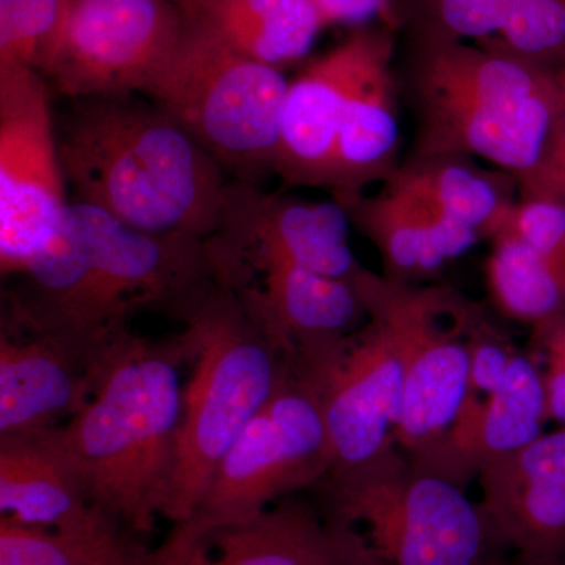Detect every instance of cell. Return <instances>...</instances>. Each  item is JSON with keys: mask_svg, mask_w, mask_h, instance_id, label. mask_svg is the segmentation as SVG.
<instances>
[{"mask_svg": "<svg viewBox=\"0 0 565 565\" xmlns=\"http://www.w3.org/2000/svg\"><path fill=\"white\" fill-rule=\"evenodd\" d=\"M57 140L71 202L141 233H217L232 180L147 96L71 99Z\"/></svg>", "mask_w": 565, "mask_h": 565, "instance_id": "cell-1", "label": "cell"}, {"mask_svg": "<svg viewBox=\"0 0 565 565\" xmlns=\"http://www.w3.org/2000/svg\"><path fill=\"white\" fill-rule=\"evenodd\" d=\"M401 103L414 122L407 156H462L531 177L565 126V77L467 43L404 40Z\"/></svg>", "mask_w": 565, "mask_h": 565, "instance_id": "cell-2", "label": "cell"}, {"mask_svg": "<svg viewBox=\"0 0 565 565\" xmlns=\"http://www.w3.org/2000/svg\"><path fill=\"white\" fill-rule=\"evenodd\" d=\"M181 341L131 332L99 363L87 404L62 426L96 503L134 533H150L172 486L184 404Z\"/></svg>", "mask_w": 565, "mask_h": 565, "instance_id": "cell-3", "label": "cell"}, {"mask_svg": "<svg viewBox=\"0 0 565 565\" xmlns=\"http://www.w3.org/2000/svg\"><path fill=\"white\" fill-rule=\"evenodd\" d=\"M184 322L180 341L193 371L162 514L173 525L195 514L223 457L288 375L296 352L222 280Z\"/></svg>", "mask_w": 565, "mask_h": 565, "instance_id": "cell-4", "label": "cell"}, {"mask_svg": "<svg viewBox=\"0 0 565 565\" xmlns=\"http://www.w3.org/2000/svg\"><path fill=\"white\" fill-rule=\"evenodd\" d=\"M519 199L512 174L462 156H407L374 192L343 204L385 277L419 282L490 239Z\"/></svg>", "mask_w": 565, "mask_h": 565, "instance_id": "cell-5", "label": "cell"}, {"mask_svg": "<svg viewBox=\"0 0 565 565\" xmlns=\"http://www.w3.org/2000/svg\"><path fill=\"white\" fill-rule=\"evenodd\" d=\"M289 81L184 17L173 50L151 74L147 96L222 167L232 181L275 177Z\"/></svg>", "mask_w": 565, "mask_h": 565, "instance_id": "cell-6", "label": "cell"}, {"mask_svg": "<svg viewBox=\"0 0 565 565\" xmlns=\"http://www.w3.org/2000/svg\"><path fill=\"white\" fill-rule=\"evenodd\" d=\"M329 514L352 527L381 565H493L505 546L462 487L396 448L327 476Z\"/></svg>", "mask_w": 565, "mask_h": 565, "instance_id": "cell-7", "label": "cell"}, {"mask_svg": "<svg viewBox=\"0 0 565 565\" xmlns=\"http://www.w3.org/2000/svg\"><path fill=\"white\" fill-rule=\"evenodd\" d=\"M367 316L388 330L404 366L396 444L422 451L448 433L470 390V330L481 308L448 286L363 269L353 280Z\"/></svg>", "mask_w": 565, "mask_h": 565, "instance_id": "cell-8", "label": "cell"}, {"mask_svg": "<svg viewBox=\"0 0 565 565\" xmlns=\"http://www.w3.org/2000/svg\"><path fill=\"white\" fill-rule=\"evenodd\" d=\"M333 468L321 388L296 359L270 399L244 427L191 516L204 525L243 522Z\"/></svg>", "mask_w": 565, "mask_h": 565, "instance_id": "cell-9", "label": "cell"}, {"mask_svg": "<svg viewBox=\"0 0 565 565\" xmlns=\"http://www.w3.org/2000/svg\"><path fill=\"white\" fill-rule=\"evenodd\" d=\"M51 88L39 71L0 70V269L20 274L51 239L71 200Z\"/></svg>", "mask_w": 565, "mask_h": 565, "instance_id": "cell-10", "label": "cell"}, {"mask_svg": "<svg viewBox=\"0 0 565 565\" xmlns=\"http://www.w3.org/2000/svg\"><path fill=\"white\" fill-rule=\"evenodd\" d=\"M182 28L174 0H68L43 77L70 99L141 95Z\"/></svg>", "mask_w": 565, "mask_h": 565, "instance_id": "cell-11", "label": "cell"}, {"mask_svg": "<svg viewBox=\"0 0 565 565\" xmlns=\"http://www.w3.org/2000/svg\"><path fill=\"white\" fill-rule=\"evenodd\" d=\"M296 356L321 388L333 452L330 475L384 456L396 444L404 366L392 334L375 319L329 343L299 345Z\"/></svg>", "mask_w": 565, "mask_h": 565, "instance_id": "cell-12", "label": "cell"}, {"mask_svg": "<svg viewBox=\"0 0 565 565\" xmlns=\"http://www.w3.org/2000/svg\"><path fill=\"white\" fill-rule=\"evenodd\" d=\"M70 210L104 291L128 318L150 308L185 321L217 286L210 241L137 232L88 204Z\"/></svg>", "mask_w": 565, "mask_h": 565, "instance_id": "cell-13", "label": "cell"}, {"mask_svg": "<svg viewBox=\"0 0 565 565\" xmlns=\"http://www.w3.org/2000/svg\"><path fill=\"white\" fill-rule=\"evenodd\" d=\"M141 565H381L359 531L305 504L243 522L174 523Z\"/></svg>", "mask_w": 565, "mask_h": 565, "instance_id": "cell-14", "label": "cell"}, {"mask_svg": "<svg viewBox=\"0 0 565 565\" xmlns=\"http://www.w3.org/2000/svg\"><path fill=\"white\" fill-rule=\"evenodd\" d=\"M351 226L343 204L334 200L303 202L230 181L222 223L210 245L218 263L278 256L311 273L353 281L364 267L349 244Z\"/></svg>", "mask_w": 565, "mask_h": 565, "instance_id": "cell-15", "label": "cell"}, {"mask_svg": "<svg viewBox=\"0 0 565 565\" xmlns=\"http://www.w3.org/2000/svg\"><path fill=\"white\" fill-rule=\"evenodd\" d=\"M397 35L390 22L353 28L343 41L289 81L275 177L282 188L332 191L349 96L375 52Z\"/></svg>", "mask_w": 565, "mask_h": 565, "instance_id": "cell-16", "label": "cell"}, {"mask_svg": "<svg viewBox=\"0 0 565 565\" xmlns=\"http://www.w3.org/2000/svg\"><path fill=\"white\" fill-rule=\"evenodd\" d=\"M404 40L467 43L565 77V0H393Z\"/></svg>", "mask_w": 565, "mask_h": 565, "instance_id": "cell-17", "label": "cell"}, {"mask_svg": "<svg viewBox=\"0 0 565 565\" xmlns=\"http://www.w3.org/2000/svg\"><path fill=\"white\" fill-rule=\"evenodd\" d=\"M546 418L544 375L533 360L514 353L500 388L486 401L468 393L448 433L412 460L462 484L471 471L537 440Z\"/></svg>", "mask_w": 565, "mask_h": 565, "instance_id": "cell-18", "label": "cell"}, {"mask_svg": "<svg viewBox=\"0 0 565 565\" xmlns=\"http://www.w3.org/2000/svg\"><path fill=\"white\" fill-rule=\"evenodd\" d=\"M99 363L9 321L0 334V435L58 426L87 404Z\"/></svg>", "mask_w": 565, "mask_h": 565, "instance_id": "cell-19", "label": "cell"}, {"mask_svg": "<svg viewBox=\"0 0 565 565\" xmlns=\"http://www.w3.org/2000/svg\"><path fill=\"white\" fill-rule=\"evenodd\" d=\"M221 269L228 274L258 270L263 275L258 286L228 285L296 348L340 340L370 319L355 282L311 273L289 259L252 256L222 264Z\"/></svg>", "mask_w": 565, "mask_h": 565, "instance_id": "cell-20", "label": "cell"}, {"mask_svg": "<svg viewBox=\"0 0 565 565\" xmlns=\"http://www.w3.org/2000/svg\"><path fill=\"white\" fill-rule=\"evenodd\" d=\"M103 509L62 426L0 435V520L61 527Z\"/></svg>", "mask_w": 565, "mask_h": 565, "instance_id": "cell-21", "label": "cell"}, {"mask_svg": "<svg viewBox=\"0 0 565 565\" xmlns=\"http://www.w3.org/2000/svg\"><path fill=\"white\" fill-rule=\"evenodd\" d=\"M188 20L253 61L282 70L303 61L323 24L311 0H174Z\"/></svg>", "mask_w": 565, "mask_h": 565, "instance_id": "cell-22", "label": "cell"}, {"mask_svg": "<svg viewBox=\"0 0 565 565\" xmlns=\"http://www.w3.org/2000/svg\"><path fill=\"white\" fill-rule=\"evenodd\" d=\"M131 533L106 509L61 527L0 520V565H141L148 550Z\"/></svg>", "mask_w": 565, "mask_h": 565, "instance_id": "cell-23", "label": "cell"}, {"mask_svg": "<svg viewBox=\"0 0 565 565\" xmlns=\"http://www.w3.org/2000/svg\"><path fill=\"white\" fill-rule=\"evenodd\" d=\"M489 241L487 286L501 313L534 327L565 315L564 277L542 253L504 225Z\"/></svg>", "mask_w": 565, "mask_h": 565, "instance_id": "cell-24", "label": "cell"}, {"mask_svg": "<svg viewBox=\"0 0 565 565\" xmlns=\"http://www.w3.org/2000/svg\"><path fill=\"white\" fill-rule=\"evenodd\" d=\"M68 0H0V70L50 65Z\"/></svg>", "mask_w": 565, "mask_h": 565, "instance_id": "cell-25", "label": "cell"}, {"mask_svg": "<svg viewBox=\"0 0 565 565\" xmlns=\"http://www.w3.org/2000/svg\"><path fill=\"white\" fill-rule=\"evenodd\" d=\"M511 345L505 343L484 311L479 313L470 330V390L468 393L497 392L508 374L512 356Z\"/></svg>", "mask_w": 565, "mask_h": 565, "instance_id": "cell-26", "label": "cell"}, {"mask_svg": "<svg viewBox=\"0 0 565 565\" xmlns=\"http://www.w3.org/2000/svg\"><path fill=\"white\" fill-rule=\"evenodd\" d=\"M544 340L546 351V373L544 386L546 414L565 426V319L564 315L555 321L535 327Z\"/></svg>", "mask_w": 565, "mask_h": 565, "instance_id": "cell-27", "label": "cell"}, {"mask_svg": "<svg viewBox=\"0 0 565 565\" xmlns=\"http://www.w3.org/2000/svg\"><path fill=\"white\" fill-rule=\"evenodd\" d=\"M519 195L544 196L565 206V126L542 166L520 182Z\"/></svg>", "mask_w": 565, "mask_h": 565, "instance_id": "cell-28", "label": "cell"}, {"mask_svg": "<svg viewBox=\"0 0 565 565\" xmlns=\"http://www.w3.org/2000/svg\"><path fill=\"white\" fill-rule=\"evenodd\" d=\"M323 28L351 25L362 28L381 18L385 20L393 0H311Z\"/></svg>", "mask_w": 565, "mask_h": 565, "instance_id": "cell-29", "label": "cell"}, {"mask_svg": "<svg viewBox=\"0 0 565 565\" xmlns=\"http://www.w3.org/2000/svg\"><path fill=\"white\" fill-rule=\"evenodd\" d=\"M493 565H516L515 561H512L511 564H505L504 561H500V563L493 564Z\"/></svg>", "mask_w": 565, "mask_h": 565, "instance_id": "cell-30", "label": "cell"}, {"mask_svg": "<svg viewBox=\"0 0 565 565\" xmlns=\"http://www.w3.org/2000/svg\"><path fill=\"white\" fill-rule=\"evenodd\" d=\"M515 561V559H514ZM516 565H523V564H520L519 561H515Z\"/></svg>", "mask_w": 565, "mask_h": 565, "instance_id": "cell-31", "label": "cell"}, {"mask_svg": "<svg viewBox=\"0 0 565 565\" xmlns=\"http://www.w3.org/2000/svg\"><path fill=\"white\" fill-rule=\"evenodd\" d=\"M564 319H565V315H564Z\"/></svg>", "mask_w": 565, "mask_h": 565, "instance_id": "cell-32", "label": "cell"}]
</instances>
